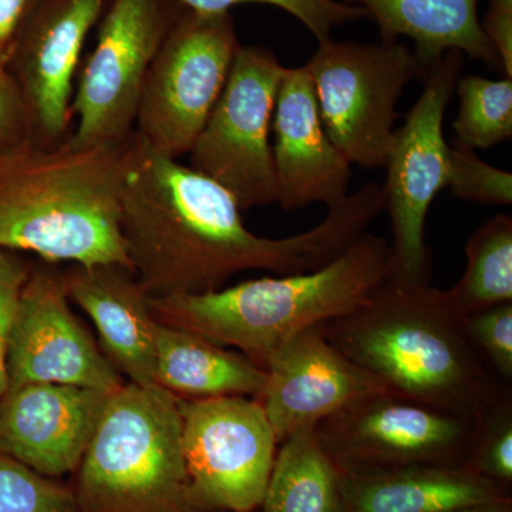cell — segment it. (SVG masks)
I'll return each mask as SVG.
<instances>
[{
    "mask_svg": "<svg viewBox=\"0 0 512 512\" xmlns=\"http://www.w3.org/2000/svg\"><path fill=\"white\" fill-rule=\"evenodd\" d=\"M9 389L57 383L114 393L119 370L70 308L62 272L45 262L32 266L10 328Z\"/></svg>",
    "mask_w": 512,
    "mask_h": 512,
    "instance_id": "5bb4252c",
    "label": "cell"
},
{
    "mask_svg": "<svg viewBox=\"0 0 512 512\" xmlns=\"http://www.w3.org/2000/svg\"><path fill=\"white\" fill-rule=\"evenodd\" d=\"M346 512H446L511 497V487L466 466L414 464L340 471Z\"/></svg>",
    "mask_w": 512,
    "mask_h": 512,
    "instance_id": "d6986e66",
    "label": "cell"
},
{
    "mask_svg": "<svg viewBox=\"0 0 512 512\" xmlns=\"http://www.w3.org/2000/svg\"><path fill=\"white\" fill-rule=\"evenodd\" d=\"M467 268L446 291L458 316L471 315L512 302V218L500 214L481 225L468 239Z\"/></svg>",
    "mask_w": 512,
    "mask_h": 512,
    "instance_id": "603a6c76",
    "label": "cell"
},
{
    "mask_svg": "<svg viewBox=\"0 0 512 512\" xmlns=\"http://www.w3.org/2000/svg\"><path fill=\"white\" fill-rule=\"evenodd\" d=\"M154 379L157 386L178 399H258L264 390L266 373L238 350L158 322Z\"/></svg>",
    "mask_w": 512,
    "mask_h": 512,
    "instance_id": "44dd1931",
    "label": "cell"
},
{
    "mask_svg": "<svg viewBox=\"0 0 512 512\" xmlns=\"http://www.w3.org/2000/svg\"><path fill=\"white\" fill-rule=\"evenodd\" d=\"M110 394L57 383L9 389L0 402V454L55 480L76 473Z\"/></svg>",
    "mask_w": 512,
    "mask_h": 512,
    "instance_id": "2e32d148",
    "label": "cell"
},
{
    "mask_svg": "<svg viewBox=\"0 0 512 512\" xmlns=\"http://www.w3.org/2000/svg\"><path fill=\"white\" fill-rule=\"evenodd\" d=\"M384 210L382 185L349 194L315 227L256 235L231 192L175 158L151 153L128 178L120 229L131 269L151 298L220 291L235 275L302 274L342 254Z\"/></svg>",
    "mask_w": 512,
    "mask_h": 512,
    "instance_id": "6da1fadb",
    "label": "cell"
},
{
    "mask_svg": "<svg viewBox=\"0 0 512 512\" xmlns=\"http://www.w3.org/2000/svg\"><path fill=\"white\" fill-rule=\"evenodd\" d=\"M72 490L82 512H217L192 497L180 399L157 384L110 394Z\"/></svg>",
    "mask_w": 512,
    "mask_h": 512,
    "instance_id": "5b68a950",
    "label": "cell"
},
{
    "mask_svg": "<svg viewBox=\"0 0 512 512\" xmlns=\"http://www.w3.org/2000/svg\"><path fill=\"white\" fill-rule=\"evenodd\" d=\"M320 119L350 165L384 167L393 141L396 106L414 79L426 76L412 47L397 42L320 40L305 64Z\"/></svg>",
    "mask_w": 512,
    "mask_h": 512,
    "instance_id": "8992f818",
    "label": "cell"
},
{
    "mask_svg": "<svg viewBox=\"0 0 512 512\" xmlns=\"http://www.w3.org/2000/svg\"><path fill=\"white\" fill-rule=\"evenodd\" d=\"M258 397L279 444L372 394L387 392L375 376L326 339L319 325L286 340L269 357Z\"/></svg>",
    "mask_w": 512,
    "mask_h": 512,
    "instance_id": "9a60e30c",
    "label": "cell"
},
{
    "mask_svg": "<svg viewBox=\"0 0 512 512\" xmlns=\"http://www.w3.org/2000/svg\"><path fill=\"white\" fill-rule=\"evenodd\" d=\"M392 275L389 239L363 232L315 271L249 279L201 295L150 298V305L163 325L238 350L265 370L286 340L355 311Z\"/></svg>",
    "mask_w": 512,
    "mask_h": 512,
    "instance_id": "277c9868",
    "label": "cell"
},
{
    "mask_svg": "<svg viewBox=\"0 0 512 512\" xmlns=\"http://www.w3.org/2000/svg\"><path fill=\"white\" fill-rule=\"evenodd\" d=\"M365 10L376 23L380 42L407 37L424 70L444 53L457 50L488 66H500L485 37L478 0H343Z\"/></svg>",
    "mask_w": 512,
    "mask_h": 512,
    "instance_id": "ffe728a7",
    "label": "cell"
},
{
    "mask_svg": "<svg viewBox=\"0 0 512 512\" xmlns=\"http://www.w3.org/2000/svg\"><path fill=\"white\" fill-rule=\"evenodd\" d=\"M184 8L195 12L221 13L231 12L241 3H262L284 10L293 16L316 42L332 37L333 30L348 23L367 19L365 10L350 5L343 0H180Z\"/></svg>",
    "mask_w": 512,
    "mask_h": 512,
    "instance_id": "484cf974",
    "label": "cell"
},
{
    "mask_svg": "<svg viewBox=\"0 0 512 512\" xmlns=\"http://www.w3.org/2000/svg\"><path fill=\"white\" fill-rule=\"evenodd\" d=\"M32 265L16 252L0 249V402L8 392V353L10 328L20 292L28 281Z\"/></svg>",
    "mask_w": 512,
    "mask_h": 512,
    "instance_id": "f546056e",
    "label": "cell"
},
{
    "mask_svg": "<svg viewBox=\"0 0 512 512\" xmlns=\"http://www.w3.org/2000/svg\"><path fill=\"white\" fill-rule=\"evenodd\" d=\"M0 512H82L72 488L0 454Z\"/></svg>",
    "mask_w": 512,
    "mask_h": 512,
    "instance_id": "d4e9b609",
    "label": "cell"
},
{
    "mask_svg": "<svg viewBox=\"0 0 512 512\" xmlns=\"http://www.w3.org/2000/svg\"><path fill=\"white\" fill-rule=\"evenodd\" d=\"M192 497L205 510H259L279 441L255 397L180 399Z\"/></svg>",
    "mask_w": 512,
    "mask_h": 512,
    "instance_id": "8fae6325",
    "label": "cell"
},
{
    "mask_svg": "<svg viewBox=\"0 0 512 512\" xmlns=\"http://www.w3.org/2000/svg\"><path fill=\"white\" fill-rule=\"evenodd\" d=\"M481 28L497 53L505 77L512 79V0H490Z\"/></svg>",
    "mask_w": 512,
    "mask_h": 512,
    "instance_id": "1f68e13d",
    "label": "cell"
},
{
    "mask_svg": "<svg viewBox=\"0 0 512 512\" xmlns=\"http://www.w3.org/2000/svg\"><path fill=\"white\" fill-rule=\"evenodd\" d=\"M144 151L136 131L107 146L28 141L0 151V249L32 252L47 264L131 269L121 237V200Z\"/></svg>",
    "mask_w": 512,
    "mask_h": 512,
    "instance_id": "7a4b0ae2",
    "label": "cell"
},
{
    "mask_svg": "<svg viewBox=\"0 0 512 512\" xmlns=\"http://www.w3.org/2000/svg\"><path fill=\"white\" fill-rule=\"evenodd\" d=\"M326 339L397 394L478 419L511 386L474 348L446 291L390 278L355 311L320 323Z\"/></svg>",
    "mask_w": 512,
    "mask_h": 512,
    "instance_id": "3957f363",
    "label": "cell"
},
{
    "mask_svg": "<svg viewBox=\"0 0 512 512\" xmlns=\"http://www.w3.org/2000/svg\"><path fill=\"white\" fill-rule=\"evenodd\" d=\"M62 278L70 302L93 320L101 348L120 375L138 386L156 384L158 320L134 272L114 264H72Z\"/></svg>",
    "mask_w": 512,
    "mask_h": 512,
    "instance_id": "ac0fdd59",
    "label": "cell"
},
{
    "mask_svg": "<svg viewBox=\"0 0 512 512\" xmlns=\"http://www.w3.org/2000/svg\"><path fill=\"white\" fill-rule=\"evenodd\" d=\"M460 99L453 127L458 143L488 150L512 137V79H485L478 74L460 77Z\"/></svg>",
    "mask_w": 512,
    "mask_h": 512,
    "instance_id": "cb8c5ba5",
    "label": "cell"
},
{
    "mask_svg": "<svg viewBox=\"0 0 512 512\" xmlns=\"http://www.w3.org/2000/svg\"><path fill=\"white\" fill-rule=\"evenodd\" d=\"M272 137L276 204L286 211L312 204H325L330 210L349 197L352 165L326 133L305 66L285 67L272 117Z\"/></svg>",
    "mask_w": 512,
    "mask_h": 512,
    "instance_id": "e0dca14e",
    "label": "cell"
},
{
    "mask_svg": "<svg viewBox=\"0 0 512 512\" xmlns=\"http://www.w3.org/2000/svg\"><path fill=\"white\" fill-rule=\"evenodd\" d=\"M463 64L464 55L457 50L431 64L423 77V92L404 126L394 131L384 161L387 177L382 190L392 229V278L407 284H430L427 214L436 195L448 185L450 146L444 138V116Z\"/></svg>",
    "mask_w": 512,
    "mask_h": 512,
    "instance_id": "ba28073f",
    "label": "cell"
},
{
    "mask_svg": "<svg viewBox=\"0 0 512 512\" xmlns=\"http://www.w3.org/2000/svg\"><path fill=\"white\" fill-rule=\"evenodd\" d=\"M239 46L231 12L185 9L144 80L134 131L151 153H190L227 83Z\"/></svg>",
    "mask_w": 512,
    "mask_h": 512,
    "instance_id": "52a82bcc",
    "label": "cell"
},
{
    "mask_svg": "<svg viewBox=\"0 0 512 512\" xmlns=\"http://www.w3.org/2000/svg\"><path fill=\"white\" fill-rule=\"evenodd\" d=\"M258 512H346L339 468L320 446L315 427L279 444Z\"/></svg>",
    "mask_w": 512,
    "mask_h": 512,
    "instance_id": "7402d4cb",
    "label": "cell"
},
{
    "mask_svg": "<svg viewBox=\"0 0 512 512\" xmlns=\"http://www.w3.org/2000/svg\"><path fill=\"white\" fill-rule=\"evenodd\" d=\"M446 512H512V497L495 503L474 505V507L458 508Z\"/></svg>",
    "mask_w": 512,
    "mask_h": 512,
    "instance_id": "836d02e7",
    "label": "cell"
},
{
    "mask_svg": "<svg viewBox=\"0 0 512 512\" xmlns=\"http://www.w3.org/2000/svg\"><path fill=\"white\" fill-rule=\"evenodd\" d=\"M467 468L494 483L512 484V396L476 420Z\"/></svg>",
    "mask_w": 512,
    "mask_h": 512,
    "instance_id": "4316f807",
    "label": "cell"
},
{
    "mask_svg": "<svg viewBox=\"0 0 512 512\" xmlns=\"http://www.w3.org/2000/svg\"><path fill=\"white\" fill-rule=\"evenodd\" d=\"M30 141L28 114L15 80L0 66V151Z\"/></svg>",
    "mask_w": 512,
    "mask_h": 512,
    "instance_id": "4dcf8cb0",
    "label": "cell"
},
{
    "mask_svg": "<svg viewBox=\"0 0 512 512\" xmlns=\"http://www.w3.org/2000/svg\"><path fill=\"white\" fill-rule=\"evenodd\" d=\"M185 9L180 0H111L76 77L70 144L107 146L133 136L148 69Z\"/></svg>",
    "mask_w": 512,
    "mask_h": 512,
    "instance_id": "9c48e42d",
    "label": "cell"
},
{
    "mask_svg": "<svg viewBox=\"0 0 512 512\" xmlns=\"http://www.w3.org/2000/svg\"><path fill=\"white\" fill-rule=\"evenodd\" d=\"M111 0H32L13 40L6 70L28 114L30 141L62 144L73 130L74 80L87 37Z\"/></svg>",
    "mask_w": 512,
    "mask_h": 512,
    "instance_id": "4fadbf2b",
    "label": "cell"
},
{
    "mask_svg": "<svg viewBox=\"0 0 512 512\" xmlns=\"http://www.w3.org/2000/svg\"><path fill=\"white\" fill-rule=\"evenodd\" d=\"M254 512H258V510L254 511Z\"/></svg>",
    "mask_w": 512,
    "mask_h": 512,
    "instance_id": "e575fe53",
    "label": "cell"
},
{
    "mask_svg": "<svg viewBox=\"0 0 512 512\" xmlns=\"http://www.w3.org/2000/svg\"><path fill=\"white\" fill-rule=\"evenodd\" d=\"M463 325L468 339L485 363L498 379L511 386L512 302L464 316Z\"/></svg>",
    "mask_w": 512,
    "mask_h": 512,
    "instance_id": "f1b7e54d",
    "label": "cell"
},
{
    "mask_svg": "<svg viewBox=\"0 0 512 512\" xmlns=\"http://www.w3.org/2000/svg\"><path fill=\"white\" fill-rule=\"evenodd\" d=\"M315 431L339 471L466 466L476 419L382 392L320 421Z\"/></svg>",
    "mask_w": 512,
    "mask_h": 512,
    "instance_id": "7c38bea8",
    "label": "cell"
},
{
    "mask_svg": "<svg viewBox=\"0 0 512 512\" xmlns=\"http://www.w3.org/2000/svg\"><path fill=\"white\" fill-rule=\"evenodd\" d=\"M448 188L458 200L483 205L512 204V175L477 156L473 148L456 143L450 147Z\"/></svg>",
    "mask_w": 512,
    "mask_h": 512,
    "instance_id": "83f0119b",
    "label": "cell"
},
{
    "mask_svg": "<svg viewBox=\"0 0 512 512\" xmlns=\"http://www.w3.org/2000/svg\"><path fill=\"white\" fill-rule=\"evenodd\" d=\"M285 66L271 49L239 46L227 83L190 150V167L231 192L242 211L276 204L272 117Z\"/></svg>",
    "mask_w": 512,
    "mask_h": 512,
    "instance_id": "30bf717a",
    "label": "cell"
},
{
    "mask_svg": "<svg viewBox=\"0 0 512 512\" xmlns=\"http://www.w3.org/2000/svg\"><path fill=\"white\" fill-rule=\"evenodd\" d=\"M32 0H0V66L6 67L16 33Z\"/></svg>",
    "mask_w": 512,
    "mask_h": 512,
    "instance_id": "d6a6232c",
    "label": "cell"
}]
</instances>
